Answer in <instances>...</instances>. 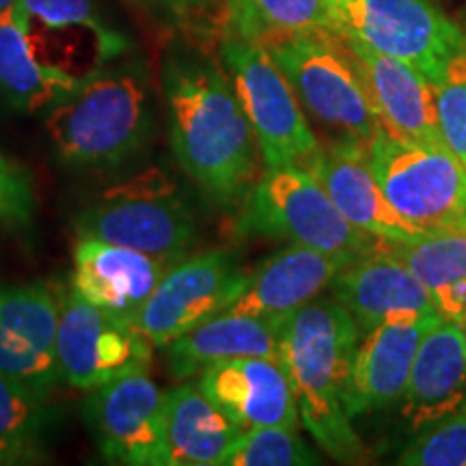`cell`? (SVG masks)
<instances>
[{"label":"cell","mask_w":466,"mask_h":466,"mask_svg":"<svg viewBox=\"0 0 466 466\" xmlns=\"http://www.w3.org/2000/svg\"><path fill=\"white\" fill-rule=\"evenodd\" d=\"M162 78L175 158L217 206L242 208L261 156L229 76L209 63L171 58Z\"/></svg>","instance_id":"obj_1"},{"label":"cell","mask_w":466,"mask_h":466,"mask_svg":"<svg viewBox=\"0 0 466 466\" xmlns=\"http://www.w3.org/2000/svg\"><path fill=\"white\" fill-rule=\"evenodd\" d=\"M360 335L357 319L333 296L299 309L281 330L279 359L294 387L300 421L341 462H359L365 453L348 410L350 371Z\"/></svg>","instance_id":"obj_2"},{"label":"cell","mask_w":466,"mask_h":466,"mask_svg":"<svg viewBox=\"0 0 466 466\" xmlns=\"http://www.w3.org/2000/svg\"><path fill=\"white\" fill-rule=\"evenodd\" d=\"M46 127L63 165L80 171L119 167L151 134L145 78L134 67L100 69L50 108Z\"/></svg>","instance_id":"obj_3"},{"label":"cell","mask_w":466,"mask_h":466,"mask_svg":"<svg viewBox=\"0 0 466 466\" xmlns=\"http://www.w3.org/2000/svg\"><path fill=\"white\" fill-rule=\"evenodd\" d=\"M291 89L335 141L367 145L382 130L352 52L341 35L288 33L261 42Z\"/></svg>","instance_id":"obj_4"},{"label":"cell","mask_w":466,"mask_h":466,"mask_svg":"<svg viewBox=\"0 0 466 466\" xmlns=\"http://www.w3.org/2000/svg\"><path fill=\"white\" fill-rule=\"evenodd\" d=\"M233 231L238 238H270L346 255L371 253L382 242L350 223L302 167L264 168Z\"/></svg>","instance_id":"obj_5"},{"label":"cell","mask_w":466,"mask_h":466,"mask_svg":"<svg viewBox=\"0 0 466 466\" xmlns=\"http://www.w3.org/2000/svg\"><path fill=\"white\" fill-rule=\"evenodd\" d=\"M78 238L141 250L173 266L184 259L197 236L188 203L158 168L102 192L76 217Z\"/></svg>","instance_id":"obj_6"},{"label":"cell","mask_w":466,"mask_h":466,"mask_svg":"<svg viewBox=\"0 0 466 466\" xmlns=\"http://www.w3.org/2000/svg\"><path fill=\"white\" fill-rule=\"evenodd\" d=\"M220 55L258 138L264 168H309L322 145L309 126L299 96L266 46L231 35L220 46Z\"/></svg>","instance_id":"obj_7"},{"label":"cell","mask_w":466,"mask_h":466,"mask_svg":"<svg viewBox=\"0 0 466 466\" xmlns=\"http://www.w3.org/2000/svg\"><path fill=\"white\" fill-rule=\"evenodd\" d=\"M365 149L378 184L408 223L423 233L466 227V165L450 147L380 130Z\"/></svg>","instance_id":"obj_8"},{"label":"cell","mask_w":466,"mask_h":466,"mask_svg":"<svg viewBox=\"0 0 466 466\" xmlns=\"http://www.w3.org/2000/svg\"><path fill=\"white\" fill-rule=\"evenodd\" d=\"M341 37L410 63L436 85L466 33L432 0H337Z\"/></svg>","instance_id":"obj_9"},{"label":"cell","mask_w":466,"mask_h":466,"mask_svg":"<svg viewBox=\"0 0 466 466\" xmlns=\"http://www.w3.org/2000/svg\"><path fill=\"white\" fill-rule=\"evenodd\" d=\"M248 275L223 248L186 258L168 268L130 322L151 346L167 348L203 319L227 311L247 289Z\"/></svg>","instance_id":"obj_10"},{"label":"cell","mask_w":466,"mask_h":466,"mask_svg":"<svg viewBox=\"0 0 466 466\" xmlns=\"http://www.w3.org/2000/svg\"><path fill=\"white\" fill-rule=\"evenodd\" d=\"M154 346L130 319L80 299L69 289L63 296L55 337V357L69 387L93 391L132 371L147 370Z\"/></svg>","instance_id":"obj_11"},{"label":"cell","mask_w":466,"mask_h":466,"mask_svg":"<svg viewBox=\"0 0 466 466\" xmlns=\"http://www.w3.org/2000/svg\"><path fill=\"white\" fill-rule=\"evenodd\" d=\"M145 371L102 384L86 398V423L110 462L167 466L165 393Z\"/></svg>","instance_id":"obj_12"},{"label":"cell","mask_w":466,"mask_h":466,"mask_svg":"<svg viewBox=\"0 0 466 466\" xmlns=\"http://www.w3.org/2000/svg\"><path fill=\"white\" fill-rule=\"evenodd\" d=\"M33 48L46 66L85 80L126 50V37L96 14L91 0H17Z\"/></svg>","instance_id":"obj_13"},{"label":"cell","mask_w":466,"mask_h":466,"mask_svg":"<svg viewBox=\"0 0 466 466\" xmlns=\"http://www.w3.org/2000/svg\"><path fill=\"white\" fill-rule=\"evenodd\" d=\"M441 319L439 311H401L360 335L350 371V417L401 401L419 346Z\"/></svg>","instance_id":"obj_14"},{"label":"cell","mask_w":466,"mask_h":466,"mask_svg":"<svg viewBox=\"0 0 466 466\" xmlns=\"http://www.w3.org/2000/svg\"><path fill=\"white\" fill-rule=\"evenodd\" d=\"M352 52L380 127L395 138L447 147L441 134L436 86L410 63L343 37Z\"/></svg>","instance_id":"obj_15"},{"label":"cell","mask_w":466,"mask_h":466,"mask_svg":"<svg viewBox=\"0 0 466 466\" xmlns=\"http://www.w3.org/2000/svg\"><path fill=\"white\" fill-rule=\"evenodd\" d=\"M199 387L242 432L266 425L299 428L300 423L294 387L279 359L220 360L201 371Z\"/></svg>","instance_id":"obj_16"},{"label":"cell","mask_w":466,"mask_h":466,"mask_svg":"<svg viewBox=\"0 0 466 466\" xmlns=\"http://www.w3.org/2000/svg\"><path fill=\"white\" fill-rule=\"evenodd\" d=\"M357 258L360 255L326 253L302 244H288L250 272L247 289L227 311L285 324L299 309L330 289L335 277Z\"/></svg>","instance_id":"obj_17"},{"label":"cell","mask_w":466,"mask_h":466,"mask_svg":"<svg viewBox=\"0 0 466 466\" xmlns=\"http://www.w3.org/2000/svg\"><path fill=\"white\" fill-rule=\"evenodd\" d=\"M322 184L339 212L360 231L384 242H408L423 231L401 217L384 195L367 158L365 145L337 141L307 168Z\"/></svg>","instance_id":"obj_18"},{"label":"cell","mask_w":466,"mask_h":466,"mask_svg":"<svg viewBox=\"0 0 466 466\" xmlns=\"http://www.w3.org/2000/svg\"><path fill=\"white\" fill-rule=\"evenodd\" d=\"M168 268L165 261L141 250L97 238H78L69 289L93 305L130 319L154 294Z\"/></svg>","instance_id":"obj_19"},{"label":"cell","mask_w":466,"mask_h":466,"mask_svg":"<svg viewBox=\"0 0 466 466\" xmlns=\"http://www.w3.org/2000/svg\"><path fill=\"white\" fill-rule=\"evenodd\" d=\"M400 404L412 432L466 406V339L458 322L441 319L423 337Z\"/></svg>","instance_id":"obj_20"},{"label":"cell","mask_w":466,"mask_h":466,"mask_svg":"<svg viewBox=\"0 0 466 466\" xmlns=\"http://www.w3.org/2000/svg\"><path fill=\"white\" fill-rule=\"evenodd\" d=\"M330 294L357 319L360 333L401 311H436L432 296L410 268L382 247L343 268Z\"/></svg>","instance_id":"obj_21"},{"label":"cell","mask_w":466,"mask_h":466,"mask_svg":"<svg viewBox=\"0 0 466 466\" xmlns=\"http://www.w3.org/2000/svg\"><path fill=\"white\" fill-rule=\"evenodd\" d=\"M283 324L250 316V313L223 311L212 316L168 343V367L177 380L190 378L206 367L231 359L281 357ZM281 360V359H279Z\"/></svg>","instance_id":"obj_22"},{"label":"cell","mask_w":466,"mask_h":466,"mask_svg":"<svg viewBox=\"0 0 466 466\" xmlns=\"http://www.w3.org/2000/svg\"><path fill=\"white\" fill-rule=\"evenodd\" d=\"M240 434L199 382H184L165 393L167 466H220Z\"/></svg>","instance_id":"obj_23"},{"label":"cell","mask_w":466,"mask_h":466,"mask_svg":"<svg viewBox=\"0 0 466 466\" xmlns=\"http://www.w3.org/2000/svg\"><path fill=\"white\" fill-rule=\"evenodd\" d=\"M78 85L37 56L17 5L0 14V97L9 106L22 113L52 108Z\"/></svg>","instance_id":"obj_24"},{"label":"cell","mask_w":466,"mask_h":466,"mask_svg":"<svg viewBox=\"0 0 466 466\" xmlns=\"http://www.w3.org/2000/svg\"><path fill=\"white\" fill-rule=\"evenodd\" d=\"M432 296L436 311L460 322L466 313V227L428 231L408 242H380Z\"/></svg>","instance_id":"obj_25"},{"label":"cell","mask_w":466,"mask_h":466,"mask_svg":"<svg viewBox=\"0 0 466 466\" xmlns=\"http://www.w3.org/2000/svg\"><path fill=\"white\" fill-rule=\"evenodd\" d=\"M236 35L266 42L288 33L341 35L337 0H229Z\"/></svg>","instance_id":"obj_26"},{"label":"cell","mask_w":466,"mask_h":466,"mask_svg":"<svg viewBox=\"0 0 466 466\" xmlns=\"http://www.w3.org/2000/svg\"><path fill=\"white\" fill-rule=\"evenodd\" d=\"M63 294L48 285H0V324L55 352Z\"/></svg>","instance_id":"obj_27"},{"label":"cell","mask_w":466,"mask_h":466,"mask_svg":"<svg viewBox=\"0 0 466 466\" xmlns=\"http://www.w3.org/2000/svg\"><path fill=\"white\" fill-rule=\"evenodd\" d=\"M319 460L299 436V428L266 425L238 436L220 466H307Z\"/></svg>","instance_id":"obj_28"},{"label":"cell","mask_w":466,"mask_h":466,"mask_svg":"<svg viewBox=\"0 0 466 466\" xmlns=\"http://www.w3.org/2000/svg\"><path fill=\"white\" fill-rule=\"evenodd\" d=\"M61 419L50 398L35 393L25 384L0 376V436L39 447L46 434Z\"/></svg>","instance_id":"obj_29"},{"label":"cell","mask_w":466,"mask_h":466,"mask_svg":"<svg viewBox=\"0 0 466 466\" xmlns=\"http://www.w3.org/2000/svg\"><path fill=\"white\" fill-rule=\"evenodd\" d=\"M0 376L15 380L35 393L50 398L63 380L55 352L35 346L26 337L0 324Z\"/></svg>","instance_id":"obj_30"},{"label":"cell","mask_w":466,"mask_h":466,"mask_svg":"<svg viewBox=\"0 0 466 466\" xmlns=\"http://www.w3.org/2000/svg\"><path fill=\"white\" fill-rule=\"evenodd\" d=\"M400 453L404 466H466V406L417 432Z\"/></svg>","instance_id":"obj_31"},{"label":"cell","mask_w":466,"mask_h":466,"mask_svg":"<svg viewBox=\"0 0 466 466\" xmlns=\"http://www.w3.org/2000/svg\"><path fill=\"white\" fill-rule=\"evenodd\" d=\"M434 86L442 138L466 165V46L451 56Z\"/></svg>","instance_id":"obj_32"},{"label":"cell","mask_w":466,"mask_h":466,"mask_svg":"<svg viewBox=\"0 0 466 466\" xmlns=\"http://www.w3.org/2000/svg\"><path fill=\"white\" fill-rule=\"evenodd\" d=\"M35 208L31 171L0 154V225L9 231H25L33 225Z\"/></svg>","instance_id":"obj_33"},{"label":"cell","mask_w":466,"mask_h":466,"mask_svg":"<svg viewBox=\"0 0 466 466\" xmlns=\"http://www.w3.org/2000/svg\"><path fill=\"white\" fill-rule=\"evenodd\" d=\"M42 460H44L42 447L22 445V442L3 439V436H0V466L33 464V462H42Z\"/></svg>","instance_id":"obj_34"},{"label":"cell","mask_w":466,"mask_h":466,"mask_svg":"<svg viewBox=\"0 0 466 466\" xmlns=\"http://www.w3.org/2000/svg\"><path fill=\"white\" fill-rule=\"evenodd\" d=\"M17 0H0V14H5V11H9L11 7H15Z\"/></svg>","instance_id":"obj_35"},{"label":"cell","mask_w":466,"mask_h":466,"mask_svg":"<svg viewBox=\"0 0 466 466\" xmlns=\"http://www.w3.org/2000/svg\"><path fill=\"white\" fill-rule=\"evenodd\" d=\"M460 329H462V333H464V339H466V313H464V316L462 318H460Z\"/></svg>","instance_id":"obj_36"},{"label":"cell","mask_w":466,"mask_h":466,"mask_svg":"<svg viewBox=\"0 0 466 466\" xmlns=\"http://www.w3.org/2000/svg\"><path fill=\"white\" fill-rule=\"evenodd\" d=\"M188 3H203V0H188Z\"/></svg>","instance_id":"obj_37"}]
</instances>
